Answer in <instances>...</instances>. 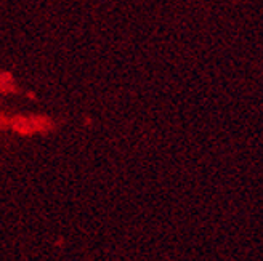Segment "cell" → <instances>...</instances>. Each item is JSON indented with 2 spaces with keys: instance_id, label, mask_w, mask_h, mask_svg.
<instances>
[{
  "instance_id": "1",
  "label": "cell",
  "mask_w": 263,
  "mask_h": 261,
  "mask_svg": "<svg viewBox=\"0 0 263 261\" xmlns=\"http://www.w3.org/2000/svg\"><path fill=\"white\" fill-rule=\"evenodd\" d=\"M10 127L20 135H34V133H45L53 130L55 124L47 115H13L5 117L0 115V128Z\"/></svg>"
},
{
  "instance_id": "2",
  "label": "cell",
  "mask_w": 263,
  "mask_h": 261,
  "mask_svg": "<svg viewBox=\"0 0 263 261\" xmlns=\"http://www.w3.org/2000/svg\"><path fill=\"white\" fill-rule=\"evenodd\" d=\"M16 84L10 72H0V93H16Z\"/></svg>"
}]
</instances>
